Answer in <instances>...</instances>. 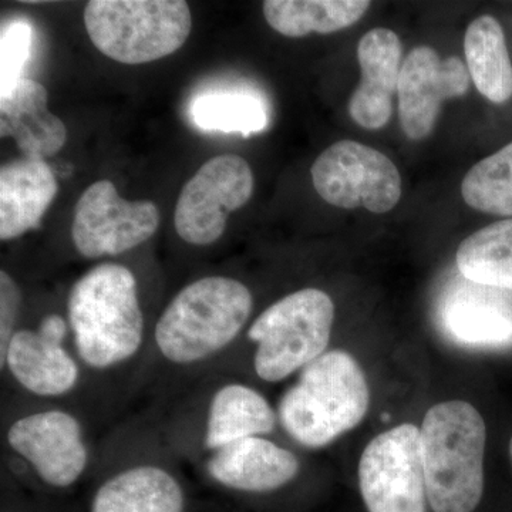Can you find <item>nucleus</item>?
<instances>
[{"label": "nucleus", "mask_w": 512, "mask_h": 512, "mask_svg": "<svg viewBox=\"0 0 512 512\" xmlns=\"http://www.w3.org/2000/svg\"><path fill=\"white\" fill-rule=\"evenodd\" d=\"M403 47L393 30H369L357 46L359 86L349 101V114L366 130H379L393 114V97L399 89Z\"/></svg>", "instance_id": "nucleus-18"}, {"label": "nucleus", "mask_w": 512, "mask_h": 512, "mask_svg": "<svg viewBox=\"0 0 512 512\" xmlns=\"http://www.w3.org/2000/svg\"><path fill=\"white\" fill-rule=\"evenodd\" d=\"M0 375L8 393L70 404L90 417L86 376L73 349L66 312H47L33 323L22 320L0 352Z\"/></svg>", "instance_id": "nucleus-9"}, {"label": "nucleus", "mask_w": 512, "mask_h": 512, "mask_svg": "<svg viewBox=\"0 0 512 512\" xmlns=\"http://www.w3.org/2000/svg\"><path fill=\"white\" fill-rule=\"evenodd\" d=\"M488 427L476 406L431 407L420 427L427 501L434 512H474L483 500Z\"/></svg>", "instance_id": "nucleus-7"}, {"label": "nucleus", "mask_w": 512, "mask_h": 512, "mask_svg": "<svg viewBox=\"0 0 512 512\" xmlns=\"http://www.w3.org/2000/svg\"><path fill=\"white\" fill-rule=\"evenodd\" d=\"M359 487L367 512H426L419 427L400 424L370 441L360 457Z\"/></svg>", "instance_id": "nucleus-12"}, {"label": "nucleus", "mask_w": 512, "mask_h": 512, "mask_svg": "<svg viewBox=\"0 0 512 512\" xmlns=\"http://www.w3.org/2000/svg\"><path fill=\"white\" fill-rule=\"evenodd\" d=\"M467 64L456 56L440 59L429 46H420L407 55L400 72L399 117L410 140L430 136L443 101L464 96L470 89Z\"/></svg>", "instance_id": "nucleus-16"}, {"label": "nucleus", "mask_w": 512, "mask_h": 512, "mask_svg": "<svg viewBox=\"0 0 512 512\" xmlns=\"http://www.w3.org/2000/svg\"><path fill=\"white\" fill-rule=\"evenodd\" d=\"M185 463L146 410L97 443L87 512H188Z\"/></svg>", "instance_id": "nucleus-3"}, {"label": "nucleus", "mask_w": 512, "mask_h": 512, "mask_svg": "<svg viewBox=\"0 0 512 512\" xmlns=\"http://www.w3.org/2000/svg\"><path fill=\"white\" fill-rule=\"evenodd\" d=\"M335 303L325 291L299 289L269 305L251 322L244 340L256 379L281 383L328 352Z\"/></svg>", "instance_id": "nucleus-8"}, {"label": "nucleus", "mask_w": 512, "mask_h": 512, "mask_svg": "<svg viewBox=\"0 0 512 512\" xmlns=\"http://www.w3.org/2000/svg\"><path fill=\"white\" fill-rule=\"evenodd\" d=\"M441 322L468 348L512 352V292L467 281L447 296Z\"/></svg>", "instance_id": "nucleus-17"}, {"label": "nucleus", "mask_w": 512, "mask_h": 512, "mask_svg": "<svg viewBox=\"0 0 512 512\" xmlns=\"http://www.w3.org/2000/svg\"><path fill=\"white\" fill-rule=\"evenodd\" d=\"M47 101L45 86L28 77L0 93V134L12 137L25 157L43 160L66 144V126L47 109Z\"/></svg>", "instance_id": "nucleus-20"}, {"label": "nucleus", "mask_w": 512, "mask_h": 512, "mask_svg": "<svg viewBox=\"0 0 512 512\" xmlns=\"http://www.w3.org/2000/svg\"><path fill=\"white\" fill-rule=\"evenodd\" d=\"M323 201L343 210L392 211L402 198V177L386 154L352 140L326 148L311 168Z\"/></svg>", "instance_id": "nucleus-11"}, {"label": "nucleus", "mask_w": 512, "mask_h": 512, "mask_svg": "<svg viewBox=\"0 0 512 512\" xmlns=\"http://www.w3.org/2000/svg\"><path fill=\"white\" fill-rule=\"evenodd\" d=\"M254 305L251 289L234 276H201L183 286L158 313L140 396L160 406L215 372L247 333Z\"/></svg>", "instance_id": "nucleus-2"}, {"label": "nucleus", "mask_w": 512, "mask_h": 512, "mask_svg": "<svg viewBox=\"0 0 512 512\" xmlns=\"http://www.w3.org/2000/svg\"><path fill=\"white\" fill-rule=\"evenodd\" d=\"M456 262L467 281L512 292V218L493 222L464 239Z\"/></svg>", "instance_id": "nucleus-23"}, {"label": "nucleus", "mask_w": 512, "mask_h": 512, "mask_svg": "<svg viewBox=\"0 0 512 512\" xmlns=\"http://www.w3.org/2000/svg\"><path fill=\"white\" fill-rule=\"evenodd\" d=\"M97 50L123 64L156 62L187 42L192 28L184 0H92L84 8Z\"/></svg>", "instance_id": "nucleus-10"}, {"label": "nucleus", "mask_w": 512, "mask_h": 512, "mask_svg": "<svg viewBox=\"0 0 512 512\" xmlns=\"http://www.w3.org/2000/svg\"><path fill=\"white\" fill-rule=\"evenodd\" d=\"M210 487L232 495H266L299 477L301 460L269 436L248 437L192 464Z\"/></svg>", "instance_id": "nucleus-15"}, {"label": "nucleus", "mask_w": 512, "mask_h": 512, "mask_svg": "<svg viewBox=\"0 0 512 512\" xmlns=\"http://www.w3.org/2000/svg\"><path fill=\"white\" fill-rule=\"evenodd\" d=\"M369 404V386L355 357L328 350L298 373L276 413L293 443L318 450L362 423Z\"/></svg>", "instance_id": "nucleus-6"}, {"label": "nucleus", "mask_w": 512, "mask_h": 512, "mask_svg": "<svg viewBox=\"0 0 512 512\" xmlns=\"http://www.w3.org/2000/svg\"><path fill=\"white\" fill-rule=\"evenodd\" d=\"M147 410L185 466L235 441L271 436L279 426L265 394L231 373H210Z\"/></svg>", "instance_id": "nucleus-5"}, {"label": "nucleus", "mask_w": 512, "mask_h": 512, "mask_svg": "<svg viewBox=\"0 0 512 512\" xmlns=\"http://www.w3.org/2000/svg\"><path fill=\"white\" fill-rule=\"evenodd\" d=\"M252 192L254 173L244 158H211L180 192L174 211L178 237L192 247L215 244L227 228L228 215L244 207Z\"/></svg>", "instance_id": "nucleus-13"}, {"label": "nucleus", "mask_w": 512, "mask_h": 512, "mask_svg": "<svg viewBox=\"0 0 512 512\" xmlns=\"http://www.w3.org/2000/svg\"><path fill=\"white\" fill-rule=\"evenodd\" d=\"M23 292L6 269L0 271V352L22 323Z\"/></svg>", "instance_id": "nucleus-27"}, {"label": "nucleus", "mask_w": 512, "mask_h": 512, "mask_svg": "<svg viewBox=\"0 0 512 512\" xmlns=\"http://www.w3.org/2000/svg\"><path fill=\"white\" fill-rule=\"evenodd\" d=\"M507 453H508V460H510V466H511V470H512V433H511L510 439H508Z\"/></svg>", "instance_id": "nucleus-28"}, {"label": "nucleus", "mask_w": 512, "mask_h": 512, "mask_svg": "<svg viewBox=\"0 0 512 512\" xmlns=\"http://www.w3.org/2000/svg\"><path fill=\"white\" fill-rule=\"evenodd\" d=\"M94 421L70 404L2 397V460L9 480L66 493L89 480L96 463Z\"/></svg>", "instance_id": "nucleus-4"}, {"label": "nucleus", "mask_w": 512, "mask_h": 512, "mask_svg": "<svg viewBox=\"0 0 512 512\" xmlns=\"http://www.w3.org/2000/svg\"><path fill=\"white\" fill-rule=\"evenodd\" d=\"M370 8L367 0H268V25L286 37L329 35L355 25Z\"/></svg>", "instance_id": "nucleus-22"}, {"label": "nucleus", "mask_w": 512, "mask_h": 512, "mask_svg": "<svg viewBox=\"0 0 512 512\" xmlns=\"http://www.w3.org/2000/svg\"><path fill=\"white\" fill-rule=\"evenodd\" d=\"M461 195L473 210L512 218V141L470 168Z\"/></svg>", "instance_id": "nucleus-25"}, {"label": "nucleus", "mask_w": 512, "mask_h": 512, "mask_svg": "<svg viewBox=\"0 0 512 512\" xmlns=\"http://www.w3.org/2000/svg\"><path fill=\"white\" fill-rule=\"evenodd\" d=\"M59 185L42 158L23 157L0 168V239H18L42 225Z\"/></svg>", "instance_id": "nucleus-19"}, {"label": "nucleus", "mask_w": 512, "mask_h": 512, "mask_svg": "<svg viewBox=\"0 0 512 512\" xmlns=\"http://www.w3.org/2000/svg\"><path fill=\"white\" fill-rule=\"evenodd\" d=\"M190 117L201 130L244 137L262 133L269 124L265 100L245 90L201 94L192 100Z\"/></svg>", "instance_id": "nucleus-24"}, {"label": "nucleus", "mask_w": 512, "mask_h": 512, "mask_svg": "<svg viewBox=\"0 0 512 512\" xmlns=\"http://www.w3.org/2000/svg\"><path fill=\"white\" fill-rule=\"evenodd\" d=\"M158 227L154 202L124 200L116 185L100 180L84 190L74 208L73 247L90 261L119 256L146 244Z\"/></svg>", "instance_id": "nucleus-14"}, {"label": "nucleus", "mask_w": 512, "mask_h": 512, "mask_svg": "<svg viewBox=\"0 0 512 512\" xmlns=\"http://www.w3.org/2000/svg\"><path fill=\"white\" fill-rule=\"evenodd\" d=\"M33 29L23 19L10 20L0 37V93L22 79L32 50Z\"/></svg>", "instance_id": "nucleus-26"}, {"label": "nucleus", "mask_w": 512, "mask_h": 512, "mask_svg": "<svg viewBox=\"0 0 512 512\" xmlns=\"http://www.w3.org/2000/svg\"><path fill=\"white\" fill-rule=\"evenodd\" d=\"M468 73L481 96L494 104L512 99V60L507 37L494 16L474 19L464 37Z\"/></svg>", "instance_id": "nucleus-21"}, {"label": "nucleus", "mask_w": 512, "mask_h": 512, "mask_svg": "<svg viewBox=\"0 0 512 512\" xmlns=\"http://www.w3.org/2000/svg\"><path fill=\"white\" fill-rule=\"evenodd\" d=\"M66 318L84 370L93 421L116 416L140 396L154 326L148 322L133 269L100 262L70 288Z\"/></svg>", "instance_id": "nucleus-1"}]
</instances>
